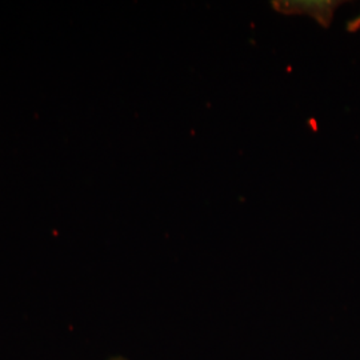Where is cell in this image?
<instances>
[{
  "instance_id": "6da1fadb",
  "label": "cell",
  "mask_w": 360,
  "mask_h": 360,
  "mask_svg": "<svg viewBox=\"0 0 360 360\" xmlns=\"http://www.w3.org/2000/svg\"><path fill=\"white\" fill-rule=\"evenodd\" d=\"M274 7L283 13H307L323 26H328L336 8L335 1H276Z\"/></svg>"
},
{
  "instance_id": "7a4b0ae2",
  "label": "cell",
  "mask_w": 360,
  "mask_h": 360,
  "mask_svg": "<svg viewBox=\"0 0 360 360\" xmlns=\"http://www.w3.org/2000/svg\"><path fill=\"white\" fill-rule=\"evenodd\" d=\"M108 360H129L127 358H124V356H112V358H110Z\"/></svg>"
}]
</instances>
